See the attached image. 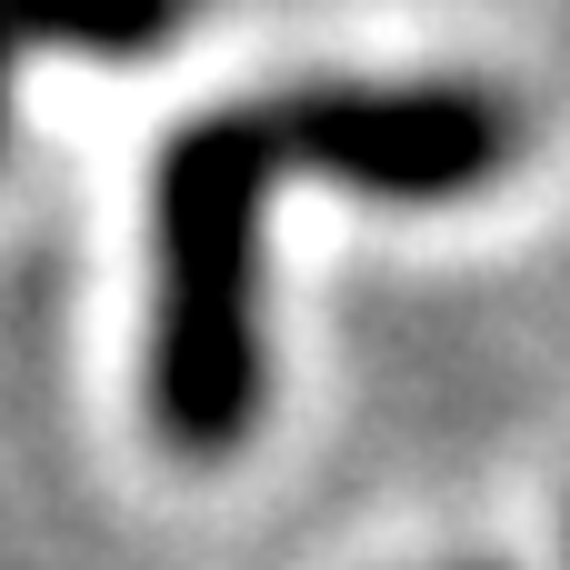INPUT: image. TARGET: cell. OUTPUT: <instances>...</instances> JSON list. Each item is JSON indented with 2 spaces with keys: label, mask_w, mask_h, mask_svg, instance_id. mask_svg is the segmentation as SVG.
<instances>
[{
  "label": "cell",
  "mask_w": 570,
  "mask_h": 570,
  "mask_svg": "<svg viewBox=\"0 0 570 570\" xmlns=\"http://www.w3.org/2000/svg\"><path fill=\"white\" fill-rule=\"evenodd\" d=\"M291 150L261 100L200 110L160 140L150 180V431L170 461H230L271 401L261 351V220Z\"/></svg>",
  "instance_id": "1"
},
{
  "label": "cell",
  "mask_w": 570,
  "mask_h": 570,
  "mask_svg": "<svg viewBox=\"0 0 570 570\" xmlns=\"http://www.w3.org/2000/svg\"><path fill=\"white\" fill-rule=\"evenodd\" d=\"M271 120L291 170L401 210L481 200L531 160V110L491 80H301L271 90Z\"/></svg>",
  "instance_id": "2"
},
{
  "label": "cell",
  "mask_w": 570,
  "mask_h": 570,
  "mask_svg": "<svg viewBox=\"0 0 570 570\" xmlns=\"http://www.w3.org/2000/svg\"><path fill=\"white\" fill-rule=\"evenodd\" d=\"M200 0H0V120H10V70L40 50H90V60H150L190 30Z\"/></svg>",
  "instance_id": "3"
},
{
  "label": "cell",
  "mask_w": 570,
  "mask_h": 570,
  "mask_svg": "<svg viewBox=\"0 0 570 570\" xmlns=\"http://www.w3.org/2000/svg\"><path fill=\"white\" fill-rule=\"evenodd\" d=\"M451 570H491V561H451Z\"/></svg>",
  "instance_id": "4"
}]
</instances>
